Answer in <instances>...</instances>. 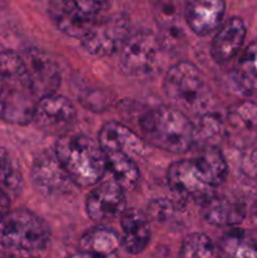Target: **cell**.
Listing matches in <instances>:
<instances>
[{
  "label": "cell",
  "mask_w": 257,
  "mask_h": 258,
  "mask_svg": "<svg viewBox=\"0 0 257 258\" xmlns=\"http://www.w3.org/2000/svg\"><path fill=\"white\" fill-rule=\"evenodd\" d=\"M228 176V165L222 151L207 146L193 158L174 161L168 169V183L181 199L203 202L223 185Z\"/></svg>",
  "instance_id": "1"
},
{
  "label": "cell",
  "mask_w": 257,
  "mask_h": 258,
  "mask_svg": "<svg viewBox=\"0 0 257 258\" xmlns=\"http://www.w3.org/2000/svg\"><path fill=\"white\" fill-rule=\"evenodd\" d=\"M38 100L25 60L13 50L0 52V117L27 125L33 121Z\"/></svg>",
  "instance_id": "2"
},
{
  "label": "cell",
  "mask_w": 257,
  "mask_h": 258,
  "mask_svg": "<svg viewBox=\"0 0 257 258\" xmlns=\"http://www.w3.org/2000/svg\"><path fill=\"white\" fill-rule=\"evenodd\" d=\"M54 154L75 185L88 188L100 183L107 170V158L98 141L82 134L60 135Z\"/></svg>",
  "instance_id": "3"
},
{
  "label": "cell",
  "mask_w": 257,
  "mask_h": 258,
  "mask_svg": "<svg viewBox=\"0 0 257 258\" xmlns=\"http://www.w3.org/2000/svg\"><path fill=\"white\" fill-rule=\"evenodd\" d=\"M145 143L171 154H185L196 143V125L186 113L160 105L143 113L139 121Z\"/></svg>",
  "instance_id": "4"
},
{
  "label": "cell",
  "mask_w": 257,
  "mask_h": 258,
  "mask_svg": "<svg viewBox=\"0 0 257 258\" xmlns=\"http://www.w3.org/2000/svg\"><path fill=\"white\" fill-rule=\"evenodd\" d=\"M164 92L180 111L199 113L211 103V87L204 73L190 62H178L166 72ZM185 113V112H184Z\"/></svg>",
  "instance_id": "5"
},
{
  "label": "cell",
  "mask_w": 257,
  "mask_h": 258,
  "mask_svg": "<svg viewBox=\"0 0 257 258\" xmlns=\"http://www.w3.org/2000/svg\"><path fill=\"white\" fill-rule=\"evenodd\" d=\"M50 239L48 224L28 209L10 211L0 221V246L33 253L43 251Z\"/></svg>",
  "instance_id": "6"
},
{
  "label": "cell",
  "mask_w": 257,
  "mask_h": 258,
  "mask_svg": "<svg viewBox=\"0 0 257 258\" xmlns=\"http://www.w3.org/2000/svg\"><path fill=\"white\" fill-rule=\"evenodd\" d=\"M160 40L148 30L130 34L118 52V66L131 77H148L156 70L160 58Z\"/></svg>",
  "instance_id": "7"
},
{
  "label": "cell",
  "mask_w": 257,
  "mask_h": 258,
  "mask_svg": "<svg viewBox=\"0 0 257 258\" xmlns=\"http://www.w3.org/2000/svg\"><path fill=\"white\" fill-rule=\"evenodd\" d=\"M130 34L127 18L122 14H113L105 19H98L81 42L88 54L108 57L120 52Z\"/></svg>",
  "instance_id": "8"
},
{
  "label": "cell",
  "mask_w": 257,
  "mask_h": 258,
  "mask_svg": "<svg viewBox=\"0 0 257 258\" xmlns=\"http://www.w3.org/2000/svg\"><path fill=\"white\" fill-rule=\"evenodd\" d=\"M107 3L108 0H62L53 18L63 33L82 39L97 22Z\"/></svg>",
  "instance_id": "9"
},
{
  "label": "cell",
  "mask_w": 257,
  "mask_h": 258,
  "mask_svg": "<svg viewBox=\"0 0 257 258\" xmlns=\"http://www.w3.org/2000/svg\"><path fill=\"white\" fill-rule=\"evenodd\" d=\"M77 111L73 103L65 96H44L35 105L33 121L44 133L58 135L63 134L75 123Z\"/></svg>",
  "instance_id": "10"
},
{
  "label": "cell",
  "mask_w": 257,
  "mask_h": 258,
  "mask_svg": "<svg viewBox=\"0 0 257 258\" xmlns=\"http://www.w3.org/2000/svg\"><path fill=\"white\" fill-rule=\"evenodd\" d=\"M32 181L40 194L45 197L60 196L75 185L65 168L55 156L54 150L43 151L32 165Z\"/></svg>",
  "instance_id": "11"
},
{
  "label": "cell",
  "mask_w": 257,
  "mask_h": 258,
  "mask_svg": "<svg viewBox=\"0 0 257 258\" xmlns=\"http://www.w3.org/2000/svg\"><path fill=\"white\" fill-rule=\"evenodd\" d=\"M123 189L115 180L103 181L86 198V212L92 221H113L126 211Z\"/></svg>",
  "instance_id": "12"
},
{
  "label": "cell",
  "mask_w": 257,
  "mask_h": 258,
  "mask_svg": "<svg viewBox=\"0 0 257 258\" xmlns=\"http://www.w3.org/2000/svg\"><path fill=\"white\" fill-rule=\"evenodd\" d=\"M226 0H186L184 18L191 32L206 37L222 25Z\"/></svg>",
  "instance_id": "13"
},
{
  "label": "cell",
  "mask_w": 257,
  "mask_h": 258,
  "mask_svg": "<svg viewBox=\"0 0 257 258\" xmlns=\"http://www.w3.org/2000/svg\"><path fill=\"white\" fill-rule=\"evenodd\" d=\"M98 144L105 154L121 153L134 158L146 154V143L127 126L116 121L106 122L98 133Z\"/></svg>",
  "instance_id": "14"
},
{
  "label": "cell",
  "mask_w": 257,
  "mask_h": 258,
  "mask_svg": "<svg viewBox=\"0 0 257 258\" xmlns=\"http://www.w3.org/2000/svg\"><path fill=\"white\" fill-rule=\"evenodd\" d=\"M203 218L217 227H233L242 223L246 217V206L233 196L216 193L201 202Z\"/></svg>",
  "instance_id": "15"
},
{
  "label": "cell",
  "mask_w": 257,
  "mask_h": 258,
  "mask_svg": "<svg viewBox=\"0 0 257 258\" xmlns=\"http://www.w3.org/2000/svg\"><path fill=\"white\" fill-rule=\"evenodd\" d=\"M247 28L243 20L232 17L218 28L211 45L212 58L217 63H227L233 59L242 49L246 39Z\"/></svg>",
  "instance_id": "16"
},
{
  "label": "cell",
  "mask_w": 257,
  "mask_h": 258,
  "mask_svg": "<svg viewBox=\"0 0 257 258\" xmlns=\"http://www.w3.org/2000/svg\"><path fill=\"white\" fill-rule=\"evenodd\" d=\"M120 219L121 246L130 254L143 253L151 239L149 217L140 209L128 208L121 214Z\"/></svg>",
  "instance_id": "17"
},
{
  "label": "cell",
  "mask_w": 257,
  "mask_h": 258,
  "mask_svg": "<svg viewBox=\"0 0 257 258\" xmlns=\"http://www.w3.org/2000/svg\"><path fill=\"white\" fill-rule=\"evenodd\" d=\"M27 67L38 98L55 93V90L59 87L60 75L57 63L52 58L40 52H34L29 55Z\"/></svg>",
  "instance_id": "18"
},
{
  "label": "cell",
  "mask_w": 257,
  "mask_h": 258,
  "mask_svg": "<svg viewBox=\"0 0 257 258\" xmlns=\"http://www.w3.org/2000/svg\"><path fill=\"white\" fill-rule=\"evenodd\" d=\"M219 258H257V231L233 228L218 242Z\"/></svg>",
  "instance_id": "19"
},
{
  "label": "cell",
  "mask_w": 257,
  "mask_h": 258,
  "mask_svg": "<svg viewBox=\"0 0 257 258\" xmlns=\"http://www.w3.org/2000/svg\"><path fill=\"white\" fill-rule=\"evenodd\" d=\"M121 246V236L108 227L97 226L88 229L80 239V251L107 258Z\"/></svg>",
  "instance_id": "20"
},
{
  "label": "cell",
  "mask_w": 257,
  "mask_h": 258,
  "mask_svg": "<svg viewBox=\"0 0 257 258\" xmlns=\"http://www.w3.org/2000/svg\"><path fill=\"white\" fill-rule=\"evenodd\" d=\"M107 170L123 190H134L140 181V170L133 158L121 153L106 154Z\"/></svg>",
  "instance_id": "21"
},
{
  "label": "cell",
  "mask_w": 257,
  "mask_h": 258,
  "mask_svg": "<svg viewBox=\"0 0 257 258\" xmlns=\"http://www.w3.org/2000/svg\"><path fill=\"white\" fill-rule=\"evenodd\" d=\"M234 78L247 92L257 90V40L249 43L237 62Z\"/></svg>",
  "instance_id": "22"
},
{
  "label": "cell",
  "mask_w": 257,
  "mask_h": 258,
  "mask_svg": "<svg viewBox=\"0 0 257 258\" xmlns=\"http://www.w3.org/2000/svg\"><path fill=\"white\" fill-rule=\"evenodd\" d=\"M179 258H219L218 249L207 234L190 233L183 239Z\"/></svg>",
  "instance_id": "23"
},
{
  "label": "cell",
  "mask_w": 257,
  "mask_h": 258,
  "mask_svg": "<svg viewBox=\"0 0 257 258\" xmlns=\"http://www.w3.org/2000/svg\"><path fill=\"white\" fill-rule=\"evenodd\" d=\"M228 120L231 125L241 128L257 127V102L243 101L232 106L228 112Z\"/></svg>",
  "instance_id": "24"
},
{
  "label": "cell",
  "mask_w": 257,
  "mask_h": 258,
  "mask_svg": "<svg viewBox=\"0 0 257 258\" xmlns=\"http://www.w3.org/2000/svg\"><path fill=\"white\" fill-rule=\"evenodd\" d=\"M22 184V176L19 171L13 164L9 153L4 148L0 146V188L4 189L8 193L10 191H18Z\"/></svg>",
  "instance_id": "25"
},
{
  "label": "cell",
  "mask_w": 257,
  "mask_h": 258,
  "mask_svg": "<svg viewBox=\"0 0 257 258\" xmlns=\"http://www.w3.org/2000/svg\"><path fill=\"white\" fill-rule=\"evenodd\" d=\"M148 211L154 218L165 219L166 217L170 216L173 207L169 202H165V199H155L148 207Z\"/></svg>",
  "instance_id": "26"
},
{
  "label": "cell",
  "mask_w": 257,
  "mask_h": 258,
  "mask_svg": "<svg viewBox=\"0 0 257 258\" xmlns=\"http://www.w3.org/2000/svg\"><path fill=\"white\" fill-rule=\"evenodd\" d=\"M243 171L249 178L257 179V150L246 156L243 160Z\"/></svg>",
  "instance_id": "27"
},
{
  "label": "cell",
  "mask_w": 257,
  "mask_h": 258,
  "mask_svg": "<svg viewBox=\"0 0 257 258\" xmlns=\"http://www.w3.org/2000/svg\"><path fill=\"white\" fill-rule=\"evenodd\" d=\"M0 258H38L33 256L29 252L18 251V249L7 248V247H0Z\"/></svg>",
  "instance_id": "28"
},
{
  "label": "cell",
  "mask_w": 257,
  "mask_h": 258,
  "mask_svg": "<svg viewBox=\"0 0 257 258\" xmlns=\"http://www.w3.org/2000/svg\"><path fill=\"white\" fill-rule=\"evenodd\" d=\"M10 209V198L9 194L4 190L3 188H0V221L9 213Z\"/></svg>",
  "instance_id": "29"
},
{
  "label": "cell",
  "mask_w": 257,
  "mask_h": 258,
  "mask_svg": "<svg viewBox=\"0 0 257 258\" xmlns=\"http://www.w3.org/2000/svg\"><path fill=\"white\" fill-rule=\"evenodd\" d=\"M67 258H105V257L97 256V254H93V253H88V252L78 251V252H76V253L68 256Z\"/></svg>",
  "instance_id": "30"
},
{
  "label": "cell",
  "mask_w": 257,
  "mask_h": 258,
  "mask_svg": "<svg viewBox=\"0 0 257 258\" xmlns=\"http://www.w3.org/2000/svg\"><path fill=\"white\" fill-rule=\"evenodd\" d=\"M251 219H252V223H253V226L256 227L257 229V203L254 204L253 208H252L251 211Z\"/></svg>",
  "instance_id": "31"
}]
</instances>
